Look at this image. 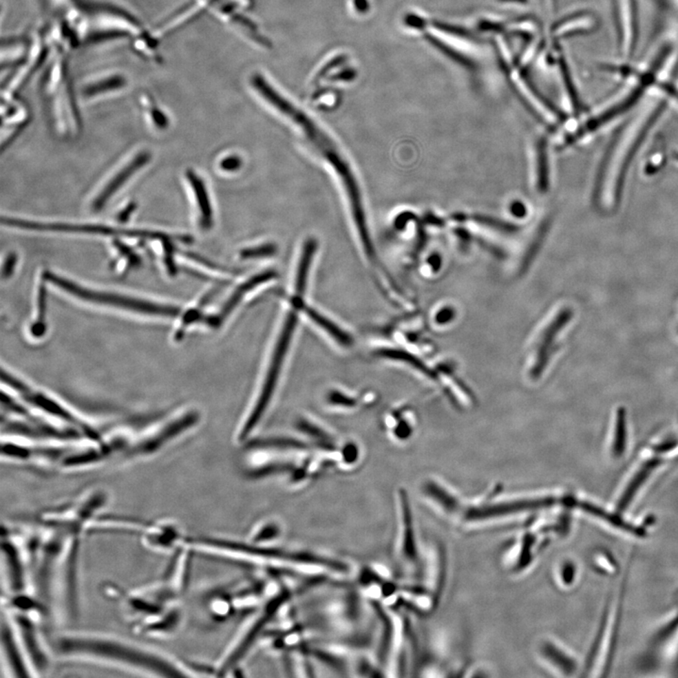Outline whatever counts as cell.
<instances>
[{
  "label": "cell",
  "mask_w": 678,
  "mask_h": 678,
  "mask_svg": "<svg viewBox=\"0 0 678 678\" xmlns=\"http://www.w3.org/2000/svg\"><path fill=\"white\" fill-rule=\"evenodd\" d=\"M188 546L191 550L202 553L221 555L231 559L245 560L258 564H268L276 566L293 567L294 569L316 570V571L347 572L348 564L340 560L331 559L325 555L312 553L304 550L282 549V547L266 546L257 542L229 541L214 537H198L188 539Z\"/></svg>",
  "instance_id": "cell-2"
},
{
  "label": "cell",
  "mask_w": 678,
  "mask_h": 678,
  "mask_svg": "<svg viewBox=\"0 0 678 678\" xmlns=\"http://www.w3.org/2000/svg\"><path fill=\"white\" fill-rule=\"evenodd\" d=\"M429 263L431 264L432 267L434 268V270H437V268L440 267V264H441V259H440L438 255H432V257H430Z\"/></svg>",
  "instance_id": "cell-42"
},
{
  "label": "cell",
  "mask_w": 678,
  "mask_h": 678,
  "mask_svg": "<svg viewBox=\"0 0 678 678\" xmlns=\"http://www.w3.org/2000/svg\"><path fill=\"white\" fill-rule=\"evenodd\" d=\"M275 276V273H273V271H267V273H261V275L255 276V277H253L252 279H250L249 281H247L246 283L240 286L239 288H237V290L235 291V293H233V295L230 297L229 300L227 301L225 306L222 307V312L220 313L219 316L214 317V318H207L206 319L207 324H219L220 321H222L225 317L229 316V315L231 313L233 309L237 306V304L240 303V300H242L245 294L249 293L250 290H252L253 288H255V286L258 285H260V284L265 283L267 282V281L271 280V279H273Z\"/></svg>",
  "instance_id": "cell-21"
},
{
  "label": "cell",
  "mask_w": 678,
  "mask_h": 678,
  "mask_svg": "<svg viewBox=\"0 0 678 678\" xmlns=\"http://www.w3.org/2000/svg\"><path fill=\"white\" fill-rule=\"evenodd\" d=\"M275 252V247L271 244L261 245L259 247L251 248L242 251V257L243 258H255L268 257Z\"/></svg>",
  "instance_id": "cell-35"
},
{
  "label": "cell",
  "mask_w": 678,
  "mask_h": 678,
  "mask_svg": "<svg viewBox=\"0 0 678 678\" xmlns=\"http://www.w3.org/2000/svg\"><path fill=\"white\" fill-rule=\"evenodd\" d=\"M185 178L195 202L199 226L202 230H209L213 225V211L206 184L193 170L186 171Z\"/></svg>",
  "instance_id": "cell-19"
},
{
  "label": "cell",
  "mask_w": 678,
  "mask_h": 678,
  "mask_svg": "<svg viewBox=\"0 0 678 678\" xmlns=\"http://www.w3.org/2000/svg\"><path fill=\"white\" fill-rule=\"evenodd\" d=\"M592 564L595 572L603 575H613L618 570L617 562L613 555L602 550L593 555Z\"/></svg>",
  "instance_id": "cell-29"
},
{
  "label": "cell",
  "mask_w": 678,
  "mask_h": 678,
  "mask_svg": "<svg viewBox=\"0 0 678 678\" xmlns=\"http://www.w3.org/2000/svg\"><path fill=\"white\" fill-rule=\"evenodd\" d=\"M129 84V78L122 73L104 71L87 78L81 86V94L86 101H94L122 93Z\"/></svg>",
  "instance_id": "cell-18"
},
{
  "label": "cell",
  "mask_w": 678,
  "mask_h": 678,
  "mask_svg": "<svg viewBox=\"0 0 678 678\" xmlns=\"http://www.w3.org/2000/svg\"><path fill=\"white\" fill-rule=\"evenodd\" d=\"M664 648L665 657L669 662L672 671L678 674V631L675 632V635Z\"/></svg>",
  "instance_id": "cell-32"
},
{
  "label": "cell",
  "mask_w": 678,
  "mask_h": 678,
  "mask_svg": "<svg viewBox=\"0 0 678 678\" xmlns=\"http://www.w3.org/2000/svg\"><path fill=\"white\" fill-rule=\"evenodd\" d=\"M50 45H48L47 35L37 32L30 41L29 53L24 61L18 65V68L8 79L7 84L2 89V98H11L17 96V92L21 88L30 76L39 67L43 61L50 57Z\"/></svg>",
  "instance_id": "cell-13"
},
{
  "label": "cell",
  "mask_w": 678,
  "mask_h": 678,
  "mask_svg": "<svg viewBox=\"0 0 678 678\" xmlns=\"http://www.w3.org/2000/svg\"><path fill=\"white\" fill-rule=\"evenodd\" d=\"M406 501L401 502V529L399 536V556L406 566H414L419 560V550L416 547V533L414 531L411 511Z\"/></svg>",
  "instance_id": "cell-20"
},
{
  "label": "cell",
  "mask_w": 678,
  "mask_h": 678,
  "mask_svg": "<svg viewBox=\"0 0 678 678\" xmlns=\"http://www.w3.org/2000/svg\"><path fill=\"white\" fill-rule=\"evenodd\" d=\"M30 41L12 38L1 45V66L19 65L29 53Z\"/></svg>",
  "instance_id": "cell-23"
},
{
  "label": "cell",
  "mask_w": 678,
  "mask_h": 678,
  "mask_svg": "<svg viewBox=\"0 0 678 678\" xmlns=\"http://www.w3.org/2000/svg\"><path fill=\"white\" fill-rule=\"evenodd\" d=\"M17 264V255L10 253L3 261L2 265V277L9 278L14 273L15 266Z\"/></svg>",
  "instance_id": "cell-36"
},
{
  "label": "cell",
  "mask_w": 678,
  "mask_h": 678,
  "mask_svg": "<svg viewBox=\"0 0 678 678\" xmlns=\"http://www.w3.org/2000/svg\"><path fill=\"white\" fill-rule=\"evenodd\" d=\"M511 214H513L516 217H524L527 213L525 206H524L523 203L518 201L513 202L511 204Z\"/></svg>",
  "instance_id": "cell-39"
},
{
  "label": "cell",
  "mask_w": 678,
  "mask_h": 678,
  "mask_svg": "<svg viewBox=\"0 0 678 678\" xmlns=\"http://www.w3.org/2000/svg\"><path fill=\"white\" fill-rule=\"evenodd\" d=\"M2 224L14 229L30 231L76 233V234L98 235V236L124 237L129 239L150 240L165 233L145 229H124L100 224H72V222H35L17 218H2Z\"/></svg>",
  "instance_id": "cell-6"
},
{
  "label": "cell",
  "mask_w": 678,
  "mask_h": 678,
  "mask_svg": "<svg viewBox=\"0 0 678 678\" xmlns=\"http://www.w3.org/2000/svg\"><path fill=\"white\" fill-rule=\"evenodd\" d=\"M1 377L2 382L6 383L12 390H17L20 394V396L24 398L25 401H28V403L37 407L41 410L52 414L54 416H57V418L63 419V421L75 425V426L81 428V431L87 434L89 438L96 439L99 436L98 434L92 427L79 421L78 419H76L73 414L69 413L63 406L59 405L56 401H51L50 398L43 395L42 393L33 390L32 388H29L25 383H22L21 381L15 378L14 376L10 374L9 372H5L4 370H2Z\"/></svg>",
  "instance_id": "cell-10"
},
{
  "label": "cell",
  "mask_w": 678,
  "mask_h": 678,
  "mask_svg": "<svg viewBox=\"0 0 678 678\" xmlns=\"http://www.w3.org/2000/svg\"><path fill=\"white\" fill-rule=\"evenodd\" d=\"M138 533L143 546L158 553H173L187 542L180 527L167 519L142 524Z\"/></svg>",
  "instance_id": "cell-11"
},
{
  "label": "cell",
  "mask_w": 678,
  "mask_h": 678,
  "mask_svg": "<svg viewBox=\"0 0 678 678\" xmlns=\"http://www.w3.org/2000/svg\"><path fill=\"white\" fill-rule=\"evenodd\" d=\"M296 325L297 315L295 312H291L286 319L282 332H281L278 341L276 343L273 359H271L267 377H266L264 385H263L262 390H261L257 403L255 404L254 410L252 411L250 418L248 419L246 423L243 427L242 434H240L242 438H245L253 431V429L257 426L258 422L262 418L263 414L265 413L268 403H270L271 398L273 396V391L275 390L279 373H280L281 368H282L284 359H285L286 352H288L289 343L291 341V337H293Z\"/></svg>",
  "instance_id": "cell-7"
},
{
  "label": "cell",
  "mask_w": 678,
  "mask_h": 678,
  "mask_svg": "<svg viewBox=\"0 0 678 678\" xmlns=\"http://www.w3.org/2000/svg\"><path fill=\"white\" fill-rule=\"evenodd\" d=\"M572 510L582 511L591 518L595 519L603 525L610 527L614 531L625 533L634 538L644 539L648 536V529L643 523H634L626 518L625 514L619 513L615 509L607 508L600 504L585 498L575 496L573 500Z\"/></svg>",
  "instance_id": "cell-9"
},
{
  "label": "cell",
  "mask_w": 678,
  "mask_h": 678,
  "mask_svg": "<svg viewBox=\"0 0 678 678\" xmlns=\"http://www.w3.org/2000/svg\"><path fill=\"white\" fill-rule=\"evenodd\" d=\"M150 158L149 152L140 151L133 153L131 157L122 163V165L115 169L94 193L91 201L92 209L94 211H101L107 202L111 200L112 197L118 193L138 171L148 165Z\"/></svg>",
  "instance_id": "cell-8"
},
{
  "label": "cell",
  "mask_w": 678,
  "mask_h": 678,
  "mask_svg": "<svg viewBox=\"0 0 678 678\" xmlns=\"http://www.w3.org/2000/svg\"><path fill=\"white\" fill-rule=\"evenodd\" d=\"M138 100L145 122L150 127L156 131L167 129L169 125L167 115L160 109L152 96L142 92L138 96Z\"/></svg>",
  "instance_id": "cell-22"
},
{
  "label": "cell",
  "mask_w": 678,
  "mask_h": 678,
  "mask_svg": "<svg viewBox=\"0 0 678 678\" xmlns=\"http://www.w3.org/2000/svg\"><path fill=\"white\" fill-rule=\"evenodd\" d=\"M43 277L45 281L52 284L56 288L65 291L69 295L75 297L79 300L88 301V303L114 307V308L122 309V310L147 315V316L163 317V318H175L180 314V309L175 306H171V304L155 303L153 301L123 295V294L94 290V289L87 288L85 286L78 285L69 279L56 275V273H50V271H47V273L45 271Z\"/></svg>",
  "instance_id": "cell-4"
},
{
  "label": "cell",
  "mask_w": 678,
  "mask_h": 678,
  "mask_svg": "<svg viewBox=\"0 0 678 678\" xmlns=\"http://www.w3.org/2000/svg\"><path fill=\"white\" fill-rule=\"evenodd\" d=\"M354 75L355 72L349 69V70L342 72L341 74H339V76H334V78L340 79V81H350V79L354 78Z\"/></svg>",
  "instance_id": "cell-40"
},
{
  "label": "cell",
  "mask_w": 678,
  "mask_h": 678,
  "mask_svg": "<svg viewBox=\"0 0 678 678\" xmlns=\"http://www.w3.org/2000/svg\"><path fill=\"white\" fill-rule=\"evenodd\" d=\"M45 289L40 285L38 290V317L36 321L33 322L32 331L33 336L41 337L45 332Z\"/></svg>",
  "instance_id": "cell-31"
},
{
  "label": "cell",
  "mask_w": 678,
  "mask_h": 678,
  "mask_svg": "<svg viewBox=\"0 0 678 678\" xmlns=\"http://www.w3.org/2000/svg\"><path fill=\"white\" fill-rule=\"evenodd\" d=\"M136 209V204L134 203L127 204V206L123 207L121 211L117 212L116 220L120 222H127L129 221L130 216L133 214Z\"/></svg>",
  "instance_id": "cell-38"
},
{
  "label": "cell",
  "mask_w": 678,
  "mask_h": 678,
  "mask_svg": "<svg viewBox=\"0 0 678 678\" xmlns=\"http://www.w3.org/2000/svg\"><path fill=\"white\" fill-rule=\"evenodd\" d=\"M465 217L469 218L468 220H472V221L480 222V224L489 225V226L493 227V229L501 230V231L513 232L518 229L516 226H514V225L509 224L507 222L498 221V220L488 218V217L478 216V215H474V216L472 217Z\"/></svg>",
  "instance_id": "cell-33"
},
{
  "label": "cell",
  "mask_w": 678,
  "mask_h": 678,
  "mask_svg": "<svg viewBox=\"0 0 678 678\" xmlns=\"http://www.w3.org/2000/svg\"><path fill=\"white\" fill-rule=\"evenodd\" d=\"M624 590V588H623ZM623 590L616 600L611 601L604 610L600 625L586 659L583 672L586 675L603 677L613 662L619 626H620Z\"/></svg>",
  "instance_id": "cell-5"
},
{
  "label": "cell",
  "mask_w": 678,
  "mask_h": 678,
  "mask_svg": "<svg viewBox=\"0 0 678 678\" xmlns=\"http://www.w3.org/2000/svg\"><path fill=\"white\" fill-rule=\"evenodd\" d=\"M537 178H538V188L540 191L544 193L549 188V167H547V157L546 142H541L538 145L537 152Z\"/></svg>",
  "instance_id": "cell-30"
},
{
  "label": "cell",
  "mask_w": 678,
  "mask_h": 678,
  "mask_svg": "<svg viewBox=\"0 0 678 678\" xmlns=\"http://www.w3.org/2000/svg\"><path fill=\"white\" fill-rule=\"evenodd\" d=\"M537 648L540 661L557 675L574 677L582 670L580 661L571 650L553 639H542Z\"/></svg>",
  "instance_id": "cell-15"
},
{
  "label": "cell",
  "mask_w": 678,
  "mask_h": 678,
  "mask_svg": "<svg viewBox=\"0 0 678 678\" xmlns=\"http://www.w3.org/2000/svg\"><path fill=\"white\" fill-rule=\"evenodd\" d=\"M45 96L50 102L51 118L59 131L76 134L81 130V120L69 78Z\"/></svg>",
  "instance_id": "cell-12"
},
{
  "label": "cell",
  "mask_w": 678,
  "mask_h": 678,
  "mask_svg": "<svg viewBox=\"0 0 678 678\" xmlns=\"http://www.w3.org/2000/svg\"><path fill=\"white\" fill-rule=\"evenodd\" d=\"M661 464V459L657 456L644 460L622 488L611 507L619 513L625 514L632 507V504L636 500L637 496L646 485L648 478Z\"/></svg>",
  "instance_id": "cell-17"
},
{
  "label": "cell",
  "mask_w": 678,
  "mask_h": 678,
  "mask_svg": "<svg viewBox=\"0 0 678 678\" xmlns=\"http://www.w3.org/2000/svg\"><path fill=\"white\" fill-rule=\"evenodd\" d=\"M50 6L56 12H60L63 17L70 14L78 8L76 0H45Z\"/></svg>",
  "instance_id": "cell-34"
},
{
  "label": "cell",
  "mask_w": 678,
  "mask_h": 678,
  "mask_svg": "<svg viewBox=\"0 0 678 678\" xmlns=\"http://www.w3.org/2000/svg\"><path fill=\"white\" fill-rule=\"evenodd\" d=\"M78 42H97L116 38L134 39L145 32L134 17L121 10L96 6L81 10L72 25Z\"/></svg>",
  "instance_id": "cell-3"
},
{
  "label": "cell",
  "mask_w": 678,
  "mask_h": 678,
  "mask_svg": "<svg viewBox=\"0 0 678 678\" xmlns=\"http://www.w3.org/2000/svg\"><path fill=\"white\" fill-rule=\"evenodd\" d=\"M626 440H628V428H626V411L625 408L621 407L616 414L615 430H614V439L613 445V454L614 457L619 458L623 456L626 449Z\"/></svg>",
  "instance_id": "cell-28"
},
{
  "label": "cell",
  "mask_w": 678,
  "mask_h": 678,
  "mask_svg": "<svg viewBox=\"0 0 678 678\" xmlns=\"http://www.w3.org/2000/svg\"><path fill=\"white\" fill-rule=\"evenodd\" d=\"M317 247H318V242L315 239H308L304 243L303 254H301L296 276L295 290L297 298H303L304 291H306L307 276H308L309 268H310Z\"/></svg>",
  "instance_id": "cell-24"
},
{
  "label": "cell",
  "mask_w": 678,
  "mask_h": 678,
  "mask_svg": "<svg viewBox=\"0 0 678 678\" xmlns=\"http://www.w3.org/2000/svg\"><path fill=\"white\" fill-rule=\"evenodd\" d=\"M240 165H242V160L236 156L225 158L220 163L222 170L227 171H236L240 167Z\"/></svg>",
  "instance_id": "cell-37"
},
{
  "label": "cell",
  "mask_w": 678,
  "mask_h": 678,
  "mask_svg": "<svg viewBox=\"0 0 678 678\" xmlns=\"http://www.w3.org/2000/svg\"><path fill=\"white\" fill-rule=\"evenodd\" d=\"M355 8L357 11L364 12L367 11L368 4L367 0H354Z\"/></svg>",
  "instance_id": "cell-41"
},
{
  "label": "cell",
  "mask_w": 678,
  "mask_h": 678,
  "mask_svg": "<svg viewBox=\"0 0 678 678\" xmlns=\"http://www.w3.org/2000/svg\"><path fill=\"white\" fill-rule=\"evenodd\" d=\"M580 575V568L577 562L572 559L560 560L555 570V580L562 589H572L578 582Z\"/></svg>",
  "instance_id": "cell-26"
},
{
  "label": "cell",
  "mask_w": 678,
  "mask_h": 678,
  "mask_svg": "<svg viewBox=\"0 0 678 678\" xmlns=\"http://www.w3.org/2000/svg\"><path fill=\"white\" fill-rule=\"evenodd\" d=\"M61 657L99 662L153 677H191L195 668L175 657L120 637L94 632H66L54 639Z\"/></svg>",
  "instance_id": "cell-1"
},
{
  "label": "cell",
  "mask_w": 678,
  "mask_h": 678,
  "mask_svg": "<svg viewBox=\"0 0 678 678\" xmlns=\"http://www.w3.org/2000/svg\"><path fill=\"white\" fill-rule=\"evenodd\" d=\"M1 639L3 665L6 666V671L9 672L10 677H21L32 675V669L15 633L14 626L7 615L5 617L4 613L2 615Z\"/></svg>",
  "instance_id": "cell-16"
},
{
  "label": "cell",
  "mask_w": 678,
  "mask_h": 678,
  "mask_svg": "<svg viewBox=\"0 0 678 678\" xmlns=\"http://www.w3.org/2000/svg\"><path fill=\"white\" fill-rule=\"evenodd\" d=\"M184 620L183 608L176 603L155 615L133 623V631L150 638L165 639L175 635Z\"/></svg>",
  "instance_id": "cell-14"
},
{
  "label": "cell",
  "mask_w": 678,
  "mask_h": 678,
  "mask_svg": "<svg viewBox=\"0 0 678 678\" xmlns=\"http://www.w3.org/2000/svg\"><path fill=\"white\" fill-rule=\"evenodd\" d=\"M158 41L152 32H145L142 35L132 39V47L135 52L150 61H160L158 51Z\"/></svg>",
  "instance_id": "cell-27"
},
{
  "label": "cell",
  "mask_w": 678,
  "mask_h": 678,
  "mask_svg": "<svg viewBox=\"0 0 678 678\" xmlns=\"http://www.w3.org/2000/svg\"><path fill=\"white\" fill-rule=\"evenodd\" d=\"M306 313L315 324H318L321 329H324L327 334L330 335L340 345L345 347L352 345V337L344 330L337 326L336 324L325 318L324 316H322L319 312L315 311L314 309L307 308Z\"/></svg>",
  "instance_id": "cell-25"
}]
</instances>
